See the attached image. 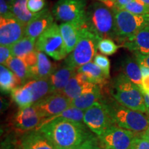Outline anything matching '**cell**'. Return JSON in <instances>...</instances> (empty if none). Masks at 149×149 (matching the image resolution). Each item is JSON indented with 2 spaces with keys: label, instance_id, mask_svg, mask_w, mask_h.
<instances>
[{
  "label": "cell",
  "instance_id": "obj_1",
  "mask_svg": "<svg viewBox=\"0 0 149 149\" xmlns=\"http://www.w3.org/2000/svg\"><path fill=\"white\" fill-rule=\"evenodd\" d=\"M84 123L59 118L37 128L48 137L57 149H70L93 137Z\"/></svg>",
  "mask_w": 149,
  "mask_h": 149
},
{
  "label": "cell",
  "instance_id": "obj_2",
  "mask_svg": "<svg viewBox=\"0 0 149 149\" xmlns=\"http://www.w3.org/2000/svg\"><path fill=\"white\" fill-rule=\"evenodd\" d=\"M115 125L141 136L149 125V114L124 107L114 99L102 100Z\"/></svg>",
  "mask_w": 149,
  "mask_h": 149
},
{
  "label": "cell",
  "instance_id": "obj_3",
  "mask_svg": "<svg viewBox=\"0 0 149 149\" xmlns=\"http://www.w3.org/2000/svg\"><path fill=\"white\" fill-rule=\"evenodd\" d=\"M109 93L112 97L124 107L147 113L141 89L122 72L112 81Z\"/></svg>",
  "mask_w": 149,
  "mask_h": 149
},
{
  "label": "cell",
  "instance_id": "obj_4",
  "mask_svg": "<svg viewBox=\"0 0 149 149\" xmlns=\"http://www.w3.org/2000/svg\"><path fill=\"white\" fill-rule=\"evenodd\" d=\"M86 27L100 39L116 40L114 12L104 3L90 6L86 15Z\"/></svg>",
  "mask_w": 149,
  "mask_h": 149
},
{
  "label": "cell",
  "instance_id": "obj_5",
  "mask_svg": "<svg viewBox=\"0 0 149 149\" xmlns=\"http://www.w3.org/2000/svg\"><path fill=\"white\" fill-rule=\"evenodd\" d=\"M100 40L86 27L81 29L77 45L65 59L64 64L77 69L79 66L92 61L97 54Z\"/></svg>",
  "mask_w": 149,
  "mask_h": 149
},
{
  "label": "cell",
  "instance_id": "obj_6",
  "mask_svg": "<svg viewBox=\"0 0 149 149\" xmlns=\"http://www.w3.org/2000/svg\"><path fill=\"white\" fill-rule=\"evenodd\" d=\"M113 10L115 15L116 40L118 42H122L149 24V14L136 15L125 10Z\"/></svg>",
  "mask_w": 149,
  "mask_h": 149
},
{
  "label": "cell",
  "instance_id": "obj_7",
  "mask_svg": "<svg viewBox=\"0 0 149 149\" xmlns=\"http://www.w3.org/2000/svg\"><path fill=\"white\" fill-rule=\"evenodd\" d=\"M36 49L50 56L55 60L66 58L67 53L59 26L54 23L36 40Z\"/></svg>",
  "mask_w": 149,
  "mask_h": 149
},
{
  "label": "cell",
  "instance_id": "obj_8",
  "mask_svg": "<svg viewBox=\"0 0 149 149\" xmlns=\"http://www.w3.org/2000/svg\"><path fill=\"white\" fill-rule=\"evenodd\" d=\"M86 0H59L54 5V17L62 22H70L80 29L86 27Z\"/></svg>",
  "mask_w": 149,
  "mask_h": 149
},
{
  "label": "cell",
  "instance_id": "obj_9",
  "mask_svg": "<svg viewBox=\"0 0 149 149\" xmlns=\"http://www.w3.org/2000/svg\"><path fill=\"white\" fill-rule=\"evenodd\" d=\"M84 122L91 131L97 136L115 125L107 106L102 99L84 111Z\"/></svg>",
  "mask_w": 149,
  "mask_h": 149
},
{
  "label": "cell",
  "instance_id": "obj_10",
  "mask_svg": "<svg viewBox=\"0 0 149 149\" xmlns=\"http://www.w3.org/2000/svg\"><path fill=\"white\" fill-rule=\"evenodd\" d=\"M135 136L133 132L114 125L97 138L104 149H131Z\"/></svg>",
  "mask_w": 149,
  "mask_h": 149
},
{
  "label": "cell",
  "instance_id": "obj_11",
  "mask_svg": "<svg viewBox=\"0 0 149 149\" xmlns=\"http://www.w3.org/2000/svg\"><path fill=\"white\" fill-rule=\"evenodd\" d=\"M71 102L62 93H53L39 100L33 106L40 116L45 120L71 107Z\"/></svg>",
  "mask_w": 149,
  "mask_h": 149
},
{
  "label": "cell",
  "instance_id": "obj_12",
  "mask_svg": "<svg viewBox=\"0 0 149 149\" xmlns=\"http://www.w3.org/2000/svg\"><path fill=\"white\" fill-rule=\"evenodd\" d=\"M26 26L13 14L0 17V44L10 46L25 36Z\"/></svg>",
  "mask_w": 149,
  "mask_h": 149
},
{
  "label": "cell",
  "instance_id": "obj_13",
  "mask_svg": "<svg viewBox=\"0 0 149 149\" xmlns=\"http://www.w3.org/2000/svg\"><path fill=\"white\" fill-rule=\"evenodd\" d=\"M44 119L40 116L34 106L19 108L13 118L12 124L17 133L24 134L35 130L44 122Z\"/></svg>",
  "mask_w": 149,
  "mask_h": 149
},
{
  "label": "cell",
  "instance_id": "obj_14",
  "mask_svg": "<svg viewBox=\"0 0 149 149\" xmlns=\"http://www.w3.org/2000/svg\"><path fill=\"white\" fill-rule=\"evenodd\" d=\"M54 16L53 13L45 8L26 26L25 36L37 40L48 28L53 24Z\"/></svg>",
  "mask_w": 149,
  "mask_h": 149
},
{
  "label": "cell",
  "instance_id": "obj_15",
  "mask_svg": "<svg viewBox=\"0 0 149 149\" xmlns=\"http://www.w3.org/2000/svg\"><path fill=\"white\" fill-rule=\"evenodd\" d=\"M22 149H57L41 130H33L23 134L20 139Z\"/></svg>",
  "mask_w": 149,
  "mask_h": 149
},
{
  "label": "cell",
  "instance_id": "obj_16",
  "mask_svg": "<svg viewBox=\"0 0 149 149\" xmlns=\"http://www.w3.org/2000/svg\"><path fill=\"white\" fill-rule=\"evenodd\" d=\"M122 45L134 53L149 55V24L123 41Z\"/></svg>",
  "mask_w": 149,
  "mask_h": 149
},
{
  "label": "cell",
  "instance_id": "obj_17",
  "mask_svg": "<svg viewBox=\"0 0 149 149\" xmlns=\"http://www.w3.org/2000/svg\"><path fill=\"white\" fill-rule=\"evenodd\" d=\"M77 72V69L64 64L57 68L48 78L51 86V93H62L67 83Z\"/></svg>",
  "mask_w": 149,
  "mask_h": 149
},
{
  "label": "cell",
  "instance_id": "obj_18",
  "mask_svg": "<svg viewBox=\"0 0 149 149\" xmlns=\"http://www.w3.org/2000/svg\"><path fill=\"white\" fill-rule=\"evenodd\" d=\"M37 57L36 65L30 68V80L48 79L57 68L43 52L37 51Z\"/></svg>",
  "mask_w": 149,
  "mask_h": 149
},
{
  "label": "cell",
  "instance_id": "obj_19",
  "mask_svg": "<svg viewBox=\"0 0 149 149\" xmlns=\"http://www.w3.org/2000/svg\"><path fill=\"white\" fill-rule=\"evenodd\" d=\"M59 29L64 42L68 54H70L77 45L80 37L81 29L70 22H63L59 25Z\"/></svg>",
  "mask_w": 149,
  "mask_h": 149
},
{
  "label": "cell",
  "instance_id": "obj_20",
  "mask_svg": "<svg viewBox=\"0 0 149 149\" xmlns=\"http://www.w3.org/2000/svg\"><path fill=\"white\" fill-rule=\"evenodd\" d=\"M98 86L99 85L91 82L86 84L80 83L74 75L67 83L62 91V93L72 101L81 95L94 91Z\"/></svg>",
  "mask_w": 149,
  "mask_h": 149
},
{
  "label": "cell",
  "instance_id": "obj_21",
  "mask_svg": "<svg viewBox=\"0 0 149 149\" xmlns=\"http://www.w3.org/2000/svg\"><path fill=\"white\" fill-rule=\"evenodd\" d=\"M77 72L85 73L89 77L91 82L101 87L109 83V77L95 62L90 61L79 66L77 69Z\"/></svg>",
  "mask_w": 149,
  "mask_h": 149
},
{
  "label": "cell",
  "instance_id": "obj_22",
  "mask_svg": "<svg viewBox=\"0 0 149 149\" xmlns=\"http://www.w3.org/2000/svg\"><path fill=\"white\" fill-rule=\"evenodd\" d=\"M121 70L122 73L124 74L128 79L141 88L142 74L140 66L135 57H126L124 59L121 64Z\"/></svg>",
  "mask_w": 149,
  "mask_h": 149
},
{
  "label": "cell",
  "instance_id": "obj_23",
  "mask_svg": "<svg viewBox=\"0 0 149 149\" xmlns=\"http://www.w3.org/2000/svg\"><path fill=\"white\" fill-rule=\"evenodd\" d=\"M22 85L21 79L7 66H0V88L1 93H11Z\"/></svg>",
  "mask_w": 149,
  "mask_h": 149
},
{
  "label": "cell",
  "instance_id": "obj_24",
  "mask_svg": "<svg viewBox=\"0 0 149 149\" xmlns=\"http://www.w3.org/2000/svg\"><path fill=\"white\" fill-rule=\"evenodd\" d=\"M100 86L94 91L77 97L71 102V107H74L78 109L86 111V109L92 107L93 104L100 102L102 99V92Z\"/></svg>",
  "mask_w": 149,
  "mask_h": 149
},
{
  "label": "cell",
  "instance_id": "obj_25",
  "mask_svg": "<svg viewBox=\"0 0 149 149\" xmlns=\"http://www.w3.org/2000/svg\"><path fill=\"white\" fill-rule=\"evenodd\" d=\"M32 93L35 103L51 94L49 79H31L24 84Z\"/></svg>",
  "mask_w": 149,
  "mask_h": 149
},
{
  "label": "cell",
  "instance_id": "obj_26",
  "mask_svg": "<svg viewBox=\"0 0 149 149\" xmlns=\"http://www.w3.org/2000/svg\"><path fill=\"white\" fill-rule=\"evenodd\" d=\"M28 0H15L11 6V11L15 17L22 24L26 26L36 17L39 13H33L27 7Z\"/></svg>",
  "mask_w": 149,
  "mask_h": 149
},
{
  "label": "cell",
  "instance_id": "obj_27",
  "mask_svg": "<svg viewBox=\"0 0 149 149\" xmlns=\"http://www.w3.org/2000/svg\"><path fill=\"white\" fill-rule=\"evenodd\" d=\"M4 66H7L21 79L22 85L30 80V68L22 58L11 57Z\"/></svg>",
  "mask_w": 149,
  "mask_h": 149
},
{
  "label": "cell",
  "instance_id": "obj_28",
  "mask_svg": "<svg viewBox=\"0 0 149 149\" xmlns=\"http://www.w3.org/2000/svg\"><path fill=\"white\" fill-rule=\"evenodd\" d=\"M36 40L31 37L24 36L21 40L10 46L12 56L22 58L27 54L34 51L36 50Z\"/></svg>",
  "mask_w": 149,
  "mask_h": 149
},
{
  "label": "cell",
  "instance_id": "obj_29",
  "mask_svg": "<svg viewBox=\"0 0 149 149\" xmlns=\"http://www.w3.org/2000/svg\"><path fill=\"white\" fill-rule=\"evenodd\" d=\"M11 97L19 108L30 107L35 104L32 93L24 84L14 89L11 92Z\"/></svg>",
  "mask_w": 149,
  "mask_h": 149
},
{
  "label": "cell",
  "instance_id": "obj_30",
  "mask_svg": "<svg viewBox=\"0 0 149 149\" xmlns=\"http://www.w3.org/2000/svg\"><path fill=\"white\" fill-rule=\"evenodd\" d=\"M84 111H84V110L79 109H78V108H76L74 107H70L67 109L64 110V111L61 112V113L55 115V116L48 117V118L45 119V120H44V122H43L42 124L38 126V127L44 125V124H46V123L51 122L52 120H55V119H59V118L67 119V120L75 121V122L84 123Z\"/></svg>",
  "mask_w": 149,
  "mask_h": 149
},
{
  "label": "cell",
  "instance_id": "obj_31",
  "mask_svg": "<svg viewBox=\"0 0 149 149\" xmlns=\"http://www.w3.org/2000/svg\"><path fill=\"white\" fill-rule=\"evenodd\" d=\"M98 50L100 53L105 55H112L117 51L119 46H117L111 38L101 39L98 42Z\"/></svg>",
  "mask_w": 149,
  "mask_h": 149
},
{
  "label": "cell",
  "instance_id": "obj_32",
  "mask_svg": "<svg viewBox=\"0 0 149 149\" xmlns=\"http://www.w3.org/2000/svg\"><path fill=\"white\" fill-rule=\"evenodd\" d=\"M122 10H127L136 15L149 14V6L141 0H133Z\"/></svg>",
  "mask_w": 149,
  "mask_h": 149
},
{
  "label": "cell",
  "instance_id": "obj_33",
  "mask_svg": "<svg viewBox=\"0 0 149 149\" xmlns=\"http://www.w3.org/2000/svg\"><path fill=\"white\" fill-rule=\"evenodd\" d=\"M94 62L103 70V71L105 72L108 77H110L111 64H110V60L107 56L102 54L97 53L94 57Z\"/></svg>",
  "mask_w": 149,
  "mask_h": 149
},
{
  "label": "cell",
  "instance_id": "obj_34",
  "mask_svg": "<svg viewBox=\"0 0 149 149\" xmlns=\"http://www.w3.org/2000/svg\"><path fill=\"white\" fill-rule=\"evenodd\" d=\"M70 149H104L102 148L100 142H99L98 138L97 139L94 136L90 137L88 139L84 141L81 144L74 147Z\"/></svg>",
  "mask_w": 149,
  "mask_h": 149
},
{
  "label": "cell",
  "instance_id": "obj_35",
  "mask_svg": "<svg viewBox=\"0 0 149 149\" xmlns=\"http://www.w3.org/2000/svg\"><path fill=\"white\" fill-rule=\"evenodd\" d=\"M27 7L33 13H39L46 8L45 0H28Z\"/></svg>",
  "mask_w": 149,
  "mask_h": 149
},
{
  "label": "cell",
  "instance_id": "obj_36",
  "mask_svg": "<svg viewBox=\"0 0 149 149\" xmlns=\"http://www.w3.org/2000/svg\"><path fill=\"white\" fill-rule=\"evenodd\" d=\"M142 74L141 89L142 92L149 94V68L147 66L139 65Z\"/></svg>",
  "mask_w": 149,
  "mask_h": 149
},
{
  "label": "cell",
  "instance_id": "obj_37",
  "mask_svg": "<svg viewBox=\"0 0 149 149\" xmlns=\"http://www.w3.org/2000/svg\"><path fill=\"white\" fill-rule=\"evenodd\" d=\"M131 149H149V141L142 136L136 135L132 143Z\"/></svg>",
  "mask_w": 149,
  "mask_h": 149
},
{
  "label": "cell",
  "instance_id": "obj_38",
  "mask_svg": "<svg viewBox=\"0 0 149 149\" xmlns=\"http://www.w3.org/2000/svg\"><path fill=\"white\" fill-rule=\"evenodd\" d=\"M11 57L13 56L11 53L10 46L1 45L0 46V63L1 64L6 65Z\"/></svg>",
  "mask_w": 149,
  "mask_h": 149
},
{
  "label": "cell",
  "instance_id": "obj_39",
  "mask_svg": "<svg viewBox=\"0 0 149 149\" xmlns=\"http://www.w3.org/2000/svg\"><path fill=\"white\" fill-rule=\"evenodd\" d=\"M23 60L25 61L26 64L29 66V68H31V67L34 66L36 65L37 62V59H38V57H37V50H35L34 51L31 52V53L27 54L22 58Z\"/></svg>",
  "mask_w": 149,
  "mask_h": 149
},
{
  "label": "cell",
  "instance_id": "obj_40",
  "mask_svg": "<svg viewBox=\"0 0 149 149\" xmlns=\"http://www.w3.org/2000/svg\"><path fill=\"white\" fill-rule=\"evenodd\" d=\"M12 13L11 6L6 0H0V17H4Z\"/></svg>",
  "mask_w": 149,
  "mask_h": 149
},
{
  "label": "cell",
  "instance_id": "obj_41",
  "mask_svg": "<svg viewBox=\"0 0 149 149\" xmlns=\"http://www.w3.org/2000/svg\"><path fill=\"white\" fill-rule=\"evenodd\" d=\"M0 149H16L15 141L9 137H6L1 141Z\"/></svg>",
  "mask_w": 149,
  "mask_h": 149
},
{
  "label": "cell",
  "instance_id": "obj_42",
  "mask_svg": "<svg viewBox=\"0 0 149 149\" xmlns=\"http://www.w3.org/2000/svg\"><path fill=\"white\" fill-rule=\"evenodd\" d=\"M134 54H135V59H137L139 65H143L149 68V55H141L139 53Z\"/></svg>",
  "mask_w": 149,
  "mask_h": 149
},
{
  "label": "cell",
  "instance_id": "obj_43",
  "mask_svg": "<svg viewBox=\"0 0 149 149\" xmlns=\"http://www.w3.org/2000/svg\"><path fill=\"white\" fill-rule=\"evenodd\" d=\"M133 0H115L114 3H113V8L112 9H116V10H122L128 4Z\"/></svg>",
  "mask_w": 149,
  "mask_h": 149
},
{
  "label": "cell",
  "instance_id": "obj_44",
  "mask_svg": "<svg viewBox=\"0 0 149 149\" xmlns=\"http://www.w3.org/2000/svg\"><path fill=\"white\" fill-rule=\"evenodd\" d=\"M143 95H144V104H145V107H146V113H148V114H149V94L148 93L143 92Z\"/></svg>",
  "mask_w": 149,
  "mask_h": 149
},
{
  "label": "cell",
  "instance_id": "obj_45",
  "mask_svg": "<svg viewBox=\"0 0 149 149\" xmlns=\"http://www.w3.org/2000/svg\"><path fill=\"white\" fill-rule=\"evenodd\" d=\"M6 103V100L5 99H3L2 97L1 98V111L3 112L5 111L8 107V104H5Z\"/></svg>",
  "mask_w": 149,
  "mask_h": 149
},
{
  "label": "cell",
  "instance_id": "obj_46",
  "mask_svg": "<svg viewBox=\"0 0 149 149\" xmlns=\"http://www.w3.org/2000/svg\"><path fill=\"white\" fill-rule=\"evenodd\" d=\"M141 136H142V137H144V138H146L147 140L149 141V125L148 126V128H147V129L146 130V131L143 133V135Z\"/></svg>",
  "mask_w": 149,
  "mask_h": 149
},
{
  "label": "cell",
  "instance_id": "obj_47",
  "mask_svg": "<svg viewBox=\"0 0 149 149\" xmlns=\"http://www.w3.org/2000/svg\"><path fill=\"white\" fill-rule=\"evenodd\" d=\"M115 0H107V2H106L104 4L107 5V6H109V8H113V3H114Z\"/></svg>",
  "mask_w": 149,
  "mask_h": 149
},
{
  "label": "cell",
  "instance_id": "obj_48",
  "mask_svg": "<svg viewBox=\"0 0 149 149\" xmlns=\"http://www.w3.org/2000/svg\"><path fill=\"white\" fill-rule=\"evenodd\" d=\"M6 1H7V2H8L9 4H10L11 6H12V5H13V3H14V1H15V0H6Z\"/></svg>",
  "mask_w": 149,
  "mask_h": 149
},
{
  "label": "cell",
  "instance_id": "obj_49",
  "mask_svg": "<svg viewBox=\"0 0 149 149\" xmlns=\"http://www.w3.org/2000/svg\"><path fill=\"white\" fill-rule=\"evenodd\" d=\"M141 1H142L143 2L145 3L147 6H149V0H141Z\"/></svg>",
  "mask_w": 149,
  "mask_h": 149
},
{
  "label": "cell",
  "instance_id": "obj_50",
  "mask_svg": "<svg viewBox=\"0 0 149 149\" xmlns=\"http://www.w3.org/2000/svg\"><path fill=\"white\" fill-rule=\"evenodd\" d=\"M98 1H100V2H102V3H105L106 2H107V0H98Z\"/></svg>",
  "mask_w": 149,
  "mask_h": 149
},
{
  "label": "cell",
  "instance_id": "obj_51",
  "mask_svg": "<svg viewBox=\"0 0 149 149\" xmlns=\"http://www.w3.org/2000/svg\"><path fill=\"white\" fill-rule=\"evenodd\" d=\"M17 149H19V148H17Z\"/></svg>",
  "mask_w": 149,
  "mask_h": 149
}]
</instances>
